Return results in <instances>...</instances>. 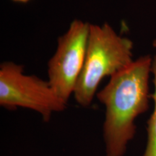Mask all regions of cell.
Listing matches in <instances>:
<instances>
[{"label": "cell", "instance_id": "obj_1", "mask_svg": "<svg viewBox=\"0 0 156 156\" xmlns=\"http://www.w3.org/2000/svg\"><path fill=\"white\" fill-rule=\"evenodd\" d=\"M153 57L140 56L112 76L97 93L106 108L103 140L106 156H124L136 132L134 121L149 108L150 76Z\"/></svg>", "mask_w": 156, "mask_h": 156}, {"label": "cell", "instance_id": "obj_2", "mask_svg": "<svg viewBox=\"0 0 156 156\" xmlns=\"http://www.w3.org/2000/svg\"><path fill=\"white\" fill-rule=\"evenodd\" d=\"M133 48V42L119 35L108 23L90 24L86 57L73 94L76 102L89 106L102 80L134 62Z\"/></svg>", "mask_w": 156, "mask_h": 156}, {"label": "cell", "instance_id": "obj_3", "mask_svg": "<svg viewBox=\"0 0 156 156\" xmlns=\"http://www.w3.org/2000/svg\"><path fill=\"white\" fill-rule=\"evenodd\" d=\"M67 103L60 98L45 81L36 75L23 73V66L12 62L0 64V105L8 110L19 107L41 114L49 122L52 114L67 108Z\"/></svg>", "mask_w": 156, "mask_h": 156}, {"label": "cell", "instance_id": "obj_7", "mask_svg": "<svg viewBox=\"0 0 156 156\" xmlns=\"http://www.w3.org/2000/svg\"><path fill=\"white\" fill-rule=\"evenodd\" d=\"M153 46L154 48H156V38L154 39V41H153Z\"/></svg>", "mask_w": 156, "mask_h": 156}, {"label": "cell", "instance_id": "obj_5", "mask_svg": "<svg viewBox=\"0 0 156 156\" xmlns=\"http://www.w3.org/2000/svg\"><path fill=\"white\" fill-rule=\"evenodd\" d=\"M151 73L153 75L154 93L151 98L154 101V109L147 123V145L143 156H156V54L153 57Z\"/></svg>", "mask_w": 156, "mask_h": 156}, {"label": "cell", "instance_id": "obj_6", "mask_svg": "<svg viewBox=\"0 0 156 156\" xmlns=\"http://www.w3.org/2000/svg\"><path fill=\"white\" fill-rule=\"evenodd\" d=\"M12 2L16 3H21V4H26L28 3L30 0H12Z\"/></svg>", "mask_w": 156, "mask_h": 156}, {"label": "cell", "instance_id": "obj_4", "mask_svg": "<svg viewBox=\"0 0 156 156\" xmlns=\"http://www.w3.org/2000/svg\"><path fill=\"white\" fill-rule=\"evenodd\" d=\"M90 23L75 20L58 38L57 48L48 62V82L66 103L74 94L86 57Z\"/></svg>", "mask_w": 156, "mask_h": 156}]
</instances>
